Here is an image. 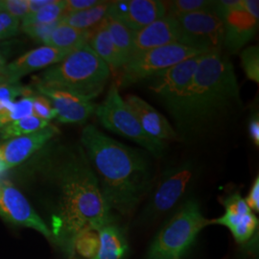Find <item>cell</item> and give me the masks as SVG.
Here are the masks:
<instances>
[{
	"label": "cell",
	"mask_w": 259,
	"mask_h": 259,
	"mask_svg": "<svg viewBox=\"0 0 259 259\" xmlns=\"http://www.w3.org/2000/svg\"><path fill=\"white\" fill-rule=\"evenodd\" d=\"M35 155L31 171L48 189L46 205L51 240L73 257L78 234L114 222L113 214L82 145L50 140Z\"/></svg>",
	"instance_id": "cell-1"
},
{
	"label": "cell",
	"mask_w": 259,
	"mask_h": 259,
	"mask_svg": "<svg viewBox=\"0 0 259 259\" xmlns=\"http://www.w3.org/2000/svg\"><path fill=\"white\" fill-rule=\"evenodd\" d=\"M81 145L110 210L131 215L152 187L145 153L111 139L93 125L82 131Z\"/></svg>",
	"instance_id": "cell-2"
},
{
	"label": "cell",
	"mask_w": 259,
	"mask_h": 259,
	"mask_svg": "<svg viewBox=\"0 0 259 259\" xmlns=\"http://www.w3.org/2000/svg\"><path fill=\"white\" fill-rule=\"evenodd\" d=\"M240 106V90L231 61L222 50L209 51L201 55L174 121L185 137H194L216 127Z\"/></svg>",
	"instance_id": "cell-3"
},
{
	"label": "cell",
	"mask_w": 259,
	"mask_h": 259,
	"mask_svg": "<svg viewBox=\"0 0 259 259\" xmlns=\"http://www.w3.org/2000/svg\"><path fill=\"white\" fill-rule=\"evenodd\" d=\"M110 77L109 66L85 45L37 76L36 85L65 91L92 101L102 93Z\"/></svg>",
	"instance_id": "cell-4"
},
{
	"label": "cell",
	"mask_w": 259,
	"mask_h": 259,
	"mask_svg": "<svg viewBox=\"0 0 259 259\" xmlns=\"http://www.w3.org/2000/svg\"><path fill=\"white\" fill-rule=\"evenodd\" d=\"M210 225L195 199L185 201L157 232L146 259H182L198 234Z\"/></svg>",
	"instance_id": "cell-5"
},
{
	"label": "cell",
	"mask_w": 259,
	"mask_h": 259,
	"mask_svg": "<svg viewBox=\"0 0 259 259\" xmlns=\"http://www.w3.org/2000/svg\"><path fill=\"white\" fill-rule=\"evenodd\" d=\"M95 113L104 128L136 142L154 157L163 155L165 144L144 132L136 112L121 97L116 84H111L105 100L96 107Z\"/></svg>",
	"instance_id": "cell-6"
},
{
	"label": "cell",
	"mask_w": 259,
	"mask_h": 259,
	"mask_svg": "<svg viewBox=\"0 0 259 259\" xmlns=\"http://www.w3.org/2000/svg\"><path fill=\"white\" fill-rule=\"evenodd\" d=\"M197 174L198 167L193 160L167 167L149 196L139 220L152 222L174 209L192 187Z\"/></svg>",
	"instance_id": "cell-7"
},
{
	"label": "cell",
	"mask_w": 259,
	"mask_h": 259,
	"mask_svg": "<svg viewBox=\"0 0 259 259\" xmlns=\"http://www.w3.org/2000/svg\"><path fill=\"white\" fill-rule=\"evenodd\" d=\"M203 53L204 52L176 42L135 54L119 71L120 77L116 85L117 88H126Z\"/></svg>",
	"instance_id": "cell-8"
},
{
	"label": "cell",
	"mask_w": 259,
	"mask_h": 259,
	"mask_svg": "<svg viewBox=\"0 0 259 259\" xmlns=\"http://www.w3.org/2000/svg\"><path fill=\"white\" fill-rule=\"evenodd\" d=\"M180 32V44L202 52L222 50L224 25L213 10L173 17Z\"/></svg>",
	"instance_id": "cell-9"
},
{
	"label": "cell",
	"mask_w": 259,
	"mask_h": 259,
	"mask_svg": "<svg viewBox=\"0 0 259 259\" xmlns=\"http://www.w3.org/2000/svg\"><path fill=\"white\" fill-rule=\"evenodd\" d=\"M201 55L189 58L149 78L151 80L149 89L162 99L173 118L185 99Z\"/></svg>",
	"instance_id": "cell-10"
},
{
	"label": "cell",
	"mask_w": 259,
	"mask_h": 259,
	"mask_svg": "<svg viewBox=\"0 0 259 259\" xmlns=\"http://www.w3.org/2000/svg\"><path fill=\"white\" fill-rule=\"evenodd\" d=\"M0 217L15 226L35 230L51 240L47 223L37 214L27 198L7 181L0 180Z\"/></svg>",
	"instance_id": "cell-11"
},
{
	"label": "cell",
	"mask_w": 259,
	"mask_h": 259,
	"mask_svg": "<svg viewBox=\"0 0 259 259\" xmlns=\"http://www.w3.org/2000/svg\"><path fill=\"white\" fill-rule=\"evenodd\" d=\"M59 134V129L49 124L35 133L0 143V174L27 161Z\"/></svg>",
	"instance_id": "cell-12"
},
{
	"label": "cell",
	"mask_w": 259,
	"mask_h": 259,
	"mask_svg": "<svg viewBox=\"0 0 259 259\" xmlns=\"http://www.w3.org/2000/svg\"><path fill=\"white\" fill-rule=\"evenodd\" d=\"M222 204L225 213L218 218L211 219L210 225H219L229 229L238 244L249 242L258 229V219L249 208L245 199L236 192L224 198Z\"/></svg>",
	"instance_id": "cell-13"
},
{
	"label": "cell",
	"mask_w": 259,
	"mask_h": 259,
	"mask_svg": "<svg viewBox=\"0 0 259 259\" xmlns=\"http://www.w3.org/2000/svg\"><path fill=\"white\" fill-rule=\"evenodd\" d=\"M165 15V2L159 0L111 1L108 12V16L120 21L134 32H138Z\"/></svg>",
	"instance_id": "cell-14"
},
{
	"label": "cell",
	"mask_w": 259,
	"mask_h": 259,
	"mask_svg": "<svg viewBox=\"0 0 259 259\" xmlns=\"http://www.w3.org/2000/svg\"><path fill=\"white\" fill-rule=\"evenodd\" d=\"M71 52L70 50H61L45 46L38 47L28 51L6 65L3 76L9 84L19 83L23 76L56 65Z\"/></svg>",
	"instance_id": "cell-15"
},
{
	"label": "cell",
	"mask_w": 259,
	"mask_h": 259,
	"mask_svg": "<svg viewBox=\"0 0 259 259\" xmlns=\"http://www.w3.org/2000/svg\"><path fill=\"white\" fill-rule=\"evenodd\" d=\"M36 88L39 94L50 100L59 122L83 123L96 110V106L92 101L73 93L40 85H36Z\"/></svg>",
	"instance_id": "cell-16"
},
{
	"label": "cell",
	"mask_w": 259,
	"mask_h": 259,
	"mask_svg": "<svg viewBox=\"0 0 259 259\" xmlns=\"http://www.w3.org/2000/svg\"><path fill=\"white\" fill-rule=\"evenodd\" d=\"M176 42L180 44V32L176 19L165 15L163 18L135 32L133 55Z\"/></svg>",
	"instance_id": "cell-17"
},
{
	"label": "cell",
	"mask_w": 259,
	"mask_h": 259,
	"mask_svg": "<svg viewBox=\"0 0 259 259\" xmlns=\"http://www.w3.org/2000/svg\"><path fill=\"white\" fill-rule=\"evenodd\" d=\"M224 25V45L232 53H236L253 38L258 20L242 9L233 10L218 16Z\"/></svg>",
	"instance_id": "cell-18"
},
{
	"label": "cell",
	"mask_w": 259,
	"mask_h": 259,
	"mask_svg": "<svg viewBox=\"0 0 259 259\" xmlns=\"http://www.w3.org/2000/svg\"><path fill=\"white\" fill-rule=\"evenodd\" d=\"M126 102L136 112L144 132L152 139L164 141L175 139L176 131L159 111L137 95H128Z\"/></svg>",
	"instance_id": "cell-19"
},
{
	"label": "cell",
	"mask_w": 259,
	"mask_h": 259,
	"mask_svg": "<svg viewBox=\"0 0 259 259\" xmlns=\"http://www.w3.org/2000/svg\"><path fill=\"white\" fill-rule=\"evenodd\" d=\"M88 45L93 52L98 56L111 71H120L126 64L118 49L113 45L106 26L105 19L91 31V37Z\"/></svg>",
	"instance_id": "cell-20"
},
{
	"label": "cell",
	"mask_w": 259,
	"mask_h": 259,
	"mask_svg": "<svg viewBox=\"0 0 259 259\" xmlns=\"http://www.w3.org/2000/svg\"><path fill=\"white\" fill-rule=\"evenodd\" d=\"M98 234L99 250L93 259H124L129 247L124 233L115 223L105 225Z\"/></svg>",
	"instance_id": "cell-21"
},
{
	"label": "cell",
	"mask_w": 259,
	"mask_h": 259,
	"mask_svg": "<svg viewBox=\"0 0 259 259\" xmlns=\"http://www.w3.org/2000/svg\"><path fill=\"white\" fill-rule=\"evenodd\" d=\"M91 31L79 30L59 22L42 44L45 47L73 51L88 45L91 37Z\"/></svg>",
	"instance_id": "cell-22"
},
{
	"label": "cell",
	"mask_w": 259,
	"mask_h": 259,
	"mask_svg": "<svg viewBox=\"0 0 259 259\" xmlns=\"http://www.w3.org/2000/svg\"><path fill=\"white\" fill-rule=\"evenodd\" d=\"M110 6L111 1H101L99 4L90 9L64 15L60 19V23L79 30L91 31L106 19Z\"/></svg>",
	"instance_id": "cell-23"
},
{
	"label": "cell",
	"mask_w": 259,
	"mask_h": 259,
	"mask_svg": "<svg viewBox=\"0 0 259 259\" xmlns=\"http://www.w3.org/2000/svg\"><path fill=\"white\" fill-rule=\"evenodd\" d=\"M105 22L113 45L118 49L127 63L134 54L135 32L122 24L120 21L112 19L110 16L106 17Z\"/></svg>",
	"instance_id": "cell-24"
},
{
	"label": "cell",
	"mask_w": 259,
	"mask_h": 259,
	"mask_svg": "<svg viewBox=\"0 0 259 259\" xmlns=\"http://www.w3.org/2000/svg\"><path fill=\"white\" fill-rule=\"evenodd\" d=\"M50 124L49 121L42 120L35 115H28L25 117L13 121L0 130V139L9 140L35 133L44 129Z\"/></svg>",
	"instance_id": "cell-25"
},
{
	"label": "cell",
	"mask_w": 259,
	"mask_h": 259,
	"mask_svg": "<svg viewBox=\"0 0 259 259\" xmlns=\"http://www.w3.org/2000/svg\"><path fill=\"white\" fill-rule=\"evenodd\" d=\"M65 0H52L50 4L21 20V26L32 24H50L59 21L65 12Z\"/></svg>",
	"instance_id": "cell-26"
},
{
	"label": "cell",
	"mask_w": 259,
	"mask_h": 259,
	"mask_svg": "<svg viewBox=\"0 0 259 259\" xmlns=\"http://www.w3.org/2000/svg\"><path fill=\"white\" fill-rule=\"evenodd\" d=\"M33 98L34 95H29L15 101L0 111V130L13 121L33 114Z\"/></svg>",
	"instance_id": "cell-27"
},
{
	"label": "cell",
	"mask_w": 259,
	"mask_h": 259,
	"mask_svg": "<svg viewBox=\"0 0 259 259\" xmlns=\"http://www.w3.org/2000/svg\"><path fill=\"white\" fill-rule=\"evenodd\" d=\"M99 250L98 231L87 229L80 232L74 242V255L77 253L84 259H93Z\"/></svg>",
	"instance_id": "cell-28"
},
{
	"label": "cell",
	"mask_w": 259,
	"mask_h": 259,
	"mask_svg": "<svg viewBox=\"0 0 259 259\" xmlns=\"http://www.w3.org/2000/svg\"><path fill=\"white\" fill-rule=\"evenodd\" d=\"M166 6V15L178 17L200 11L213 10L215 1L208 0H173L164 1Z\"/></svg>",
	"instance_id": "cell-29"
},
{
	"label": "cell",
	"mask_w": 259,
	"mask_h": 259,
	"mask_svg": "<svg viewBox=\"0 0 259 259\" xmlns=\"http://www.w3.org/2000/svg\"><path fill=\"white\" fill-rule=\"evenodd\" d=\"M241 65L246 77L259 83V48L258 46H251L245 48L240 54Z\"/></svg>",
	"instance_id": "cell-30"
},
{
	"label": "cell",
	"mask_w": 259,
	"mask_h": 259,
	"mask_svg": "<svg viewBox=\"0 0 259 259\" xmlns=\"http://www.w3.org/2000/svg\"><path fill=\"white\" fill-rule=\"evenodd\" d=\"M33 95L32 91L20 83L0 85V111L15 102L19 96Z\"/></svg>",
	"instance_id": "cell-31"
},
{
	"label": "cell",
	"mask_w": 259,
	"mask_h": 259,
	"mask_svg": "<svg viewBox=\"0 0 259 259\" xmlns=\"http://www.w3.org/2000/svg\"><path fill=\"white\" fill-rule=\"evenodd\" d=\"M33 115L42 120L50 121L57 118V112L50 100L46 96L38 94L33 98Z\"/></svg>",
	"instance_id": "cell-32"
},
{
	"label": "cell",
	"mask_w": 259,
	"mask_h": 259,
	"mask_svg": "<svg viewBox=\"0 0 259 259\" xmlns=\"http://www.w3.org/2000/svg\"><path fill=\"white\" fill-rule=\"evenodd\" d=\"M0 13L22 20L28 15V0H0Z\"/></svg>",
	"instance_id": "cell-33"
},
{
	"label": "cell",
	"mask_w": 259,
	"mask_h": 259,
	"mask_svg": "<svg viewBox=\"0 0 259 259\" xmlns=\"http://www.w3.org/2000/svg\"><path fill=\"white\" fill-rule=\"evenodd\" d=\"M59 22H60V20L53 22V23H50V24L25 25V26H21V30L29 37L42 44V41L50 35V33L59 24Z\"/></svg>",
	"instance_id": "cell-34"
},
{
	"label": "cell",
	"mask_w": 259,
	"mask_h": 259,
	"mask_svg": "<svg viewBox=\"0 0 259 259\" xmlns=\"http://www.w3.org/2000/svg\"><path fill=\"white\" fill-rule=\"evenodd\" d=\"M20 19L7 13H0V39L14 37L18 34Z\"/></svg>",
	"instance_id": "cell-35"
},
{
	"label": "cell",
	"mask_w": 259,
	"mask_h": 259,
	"mask_svg": "<svg viewBox=\"0 0 259 259\" xmlns=\"http://www.w3.org/2000/svg\"><path fill=\"white\" fill-rule=\"evenodd\" d=\"M101 0H65L64 15L81 12L83 10L90 9L99 4ZM63 15V16H64Z\"/></svg>",
	"instance_id": "cell-36"
},
{
	"label": "cell",
	"mask_w": 259,
	"mask_h": 259,
	"mask_svg": "<svg viewBox=\"0 0 259 259\" xmlns=\"http://www.w3.org/2000/svg\"><path fill=\"white\" fill-rule=\"evenodd\" d=\"M245 202L249 206L252 212H258L259 211V177L255 178L253 181L250 192L248 196L245 198Z\"/></svg>",
	"instance_id": "cell-37"
},
{
	"label": "cell",
	"mask_w": 259,
	"mask_h": 259,
	"mask_svg": "<svg viewBox=\"0 0 259 259\" xmlns=\"http://www.w3.org/2000/svg\"><path fill=\"white\" fill-rule=\"evenodd\" d=\"M241 9L248 13L253 19H259V2L256 0H241Z\"/></svg>",
	"instance_id": "cell-38"
},
{
	"label": "cell",
	"mask_w": 259,
	"mask_h": 259,
	"mask_svg": "<svg viewBox=\"0 0 259 259\" xmlns=\"http://www.w3.org/2000/svg\"><path fill=\"white\" fill-rule=\"evenodd\" d=\"M249 135L253 144L259 145V118L258 114H253L249 122Z\"/></svg>",
	"instance_id": "cell-39"
},
{
	"label": "cell",
	"mask_w": 259,
	"mask_h": 259,
	"mask_svg": "<svg viewBox=\"0 0 259 259\" xmlns=\"http://www.w3.org/2000/svg\"><path fill=\"white\" fill-rule=\"evenodd\" d=\"M51 2L52 0H28V15L36 13Z\"/></svg>",
	"instance_id": "cell-40"
},
{
	"label": "cell",
	"mask_w": 259,
	"mask_h": 259,
	"mask_svg": "<svg viewBox=\"0 0 259 259\" xmlns=\"http://www.w3.org/2000/svg\"><path fill=\"white\" fill-rule=\"evenodd\" d=\"M6 65H7L6 58L0 52V75H3V72L6 68Z\"/></svg>",
	"instance_id": "cell-41"
},
{
	"label": "cell",
	"mask_w": 259,
	"mask_h": 259,
	"mask_svg": "<svg viewBox=\"0 0 259 259\" xmlns=\"http://www.w3.org/2000/svg\"><path fill=\"white\" fill-rule=\"evenodd\" d=\"M7 81H6V79L4 78V76L3 75H0V85H2V84H7ZM9 84V83H8Z\"/></svg>",
	"instance_id": "cell-42"
}]
</instances>
